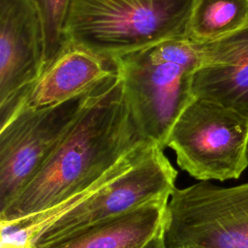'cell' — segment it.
<instances>
[{
	"label": "cell",
	"mask_w": 248,
	"mask_h": 248,
	"mask_svg": "<svg viewBox=\"0 0 248 248\" xmlns=\"http://www.w3.org/2000/svg\"><path fill=\"white\" fill-rule=\"evenodd\" d=\"M113 61L139 130L165 149L171 126L194 99L192 80L202 61L201 44L176 38Z\"/></svg>",
	"instance_id": "obj_3"
},
{
	"label": "cell",
	"mask_w": 248,
	"mask_h": 248,
	"mask_svg": "<svg viewBox=\"0 0 248 248\" xmlns=\"http://www.w3.org/2000/svg\"><path fill=\"white\" fill-rule=\"evenodd\" d=\"M177 172L164 149L152 143L128 170L108 183L90 198L57 218L13 239L35 248L70 232L117 216L150 201L169 199L175 188Z\"/></svg>",
	"instance_id": "obj_6"
},
{
	"label": "cell",
	"mask_w": 248,
	"mask_h": 248,
	"mask_svg": "<svg viewBox=\"0 0 248 248\" xmlns=\"http://www.w3.org/2000/svg\"><path fill=\"white\" fill-rule=\"evenodd\" d=\"M115 70L114 61L67 43L30 89L15 114L22 108L56 105L75 98L92 89Z\"/></svg>",
	"instance_id": "obj_10"
},
{
	"label": "cell",
	"mask_w": 248,
	"mask_h": 248,
	"mask_svg": "<svg viewBox=\"0 0 248 248\" xmlns=\"http://www.w3.org/2000/svg\"><path fill=\"white\" fill-rule=\"evenodd\" d=\"M143 248H167V245L165 242V237H164L163 226L156 232V234L143 246Z\"/></svg>",
	"instance_id": "obj_14"
},
{
	"label": "cell",
	"mask_w": 248,
	"mask_h": 248,
	"mask_svg": "<svg viewBox=\"0 0 248 248\" xmlns=\"http://www.w3.org/2000/svg\"><path fill=\"white\" fill-rule=\"evenodd\" d=\"M163 230L167 248H248V182L174 188Z\"/></svg>",
	"instance_id": "obj_5"
},
{
	"label": "cell",
	"mask_w": 248,
	"mask_h": 248,
	"mask_svg": "<svg viewBox=\"0 0 248 248\" xmlns=\"http://www.w3.org/2000/svg\"><path fill=\"white\" fill-rule=\"evenodd\" d=\"M200 44L202 61L193 76L194 98L215 103L248 119V25Z\"/></svg>",
	"instance_id": "obj_9"
},
{
	"label": "cell",
	"mask_w": 248,
	"mask_h": 248,
	"mask_svg": "<svg viewBox=\"0 0 248 248\" xmlns=\"http://www.w3.org/2000/svg\"><path fill=\"white\" fill-rule=\"evenodd\" d=\"M169 199L150 201L35 248H143L163 226Z\"/></svg>",
	"instance_id": "obj_11"
},
{
	"label": "cell",
	"mask_w": 248,
	"mask_h": 248,
	"mask_svg": "<svg viewBox=\"0 0 248 248\" xmlns=\"http://www.w3.org/2000/svg\"><path fill=\"white\" fill-rule=\"evenodd\" d=\"M166 147L181 170L200 181L237 179L248 167V119L194 98L171 126Z\"/></svg>",
	"instance_id": "obj_4"
},
{
	"label": "cell",
	"mask_w": 248,
	"mask_h": 248,
	"mask_svg": "<svg viewBox=\"0 0 248 248\" xmlns=\"http://www.w3.org/2000/svg\"><path fill=\"white\" fill-rule=\"evenodd\" d=\"M248 25V0H197L186 38L207 43Z\"/></svg>",
	"instance_id": "obj_12"
},
{
	"label": "cell",
	"mask_w": 248,
	"mask_h": 248,
	"mask_svg": "<svg viewBox=\"0 0 248 248\" xmlns=\"http://www.w3.org/2000/svg\"><path fill=\"white\" fill-rule=\"evenodd\" d=\"M197 0H72L66 43L113 61L186 38Z\"/></svg>",
	"instance_id": "obj_2"
},
{
	"label": "cell",
	"mask_w": 248,
	"mask_h": 248,
	"mask_svg": "<svg viewBox=\"0 0 248 248\" xmlns=\"http://www.w3.org/2000/svg\"><path fill=\"white\" fill-rule=\"evenodd\" d=\"M147 142L152 141L129 111L116 67L95 86L44 164L0 210L1 228L26 220L32 232L57 218L132 168Z\"/></svg>",
	"instance_id": "obj_1"
},
{
	"label": "cell",
	"mask_w": 248,
	"mask_h": 248,
	"mask_svg": "<svg viewBox=\"0 0 248 248\" xmlns=\"http://www.w3.org/2000/svg\"><path fill=\"white\" fill-rule=\"evenodd\" d=\"M30 1L36 10L41 23L44 43L45 71L67 45L64 28L72 0Z\"/></svg>",
	"instance_id": "obj_13"
},
{
	"label": "cell",
	"mask_w": 248,
	"mask_h": 248,
	"mask_svg": "<svg viewBox=\"0 0 248 248\" xmlns=\"http://www.w3.org/2000/svg\"><path fill=\"white\" fill-rule=\"evenodd\" d=\"M44 72L41 23L30 0H0V127Z\"/></svg>",
	"instance_id": "obj_8"
},
{
	"label": "cell",
	"mask_w": 248,
	"mask_h": 248,
	"mask_svg": "<svg viewBox=\"0 0 248 248\" xmlns=\"http://www.w3.org/2000/svg\"><path fill=\"white\" fill-rule=\"evenodd\" d=\"M94 88L60 104L22 108L0 127V210L44 164Z\"/></svg>",
	"instance_id": "obj_7"
},
{
	"label": "cell",
	"mask_w": 248,
	"mask_h": 248,
	"mask_svg": "<svg viewBox=\"0 0 248 248\" xmlns=\"http://www.w3.org/2000/svg\"><path fill=\"white\" fill-rule=\"evenodd\" d=\"M1 248H27L26 246L23 245H19L11 241H7V240H2V247Z\"/></svg>",
	"instance_id": "obj_15"
}]
</instances>
